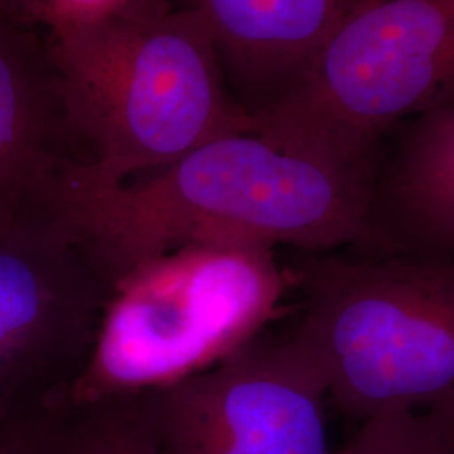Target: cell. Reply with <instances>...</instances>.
Wrapping results in <instances>:
<instances>
[{
	"mask_svg": "<svg viewBox=\"0 0 454 454\" xmlns=\"http://www.w3.org/2000/svg\"><path fill=\"white\" fill-rule=\"evenodd\" d=\"M454 105V0H354L253 133L375 179V146L407 116Z\"/></svg>",
	"mask_w": 454,
	"mask_h": 454,
	"instance_id": "cell-4",
	"label": "cell"
},
{
	"mask_svg": "<svg viewBox=\"0 0 454 454\" xmlns=\"http://www.w3.org/2000/svg\"><path fill=\"white\" fill-rule=\"evenodd\" d=\"M373 179L286 150L254 133L204 144L145 177L103 184L71 159L44 214L106 279L184 244L256 239L326 253L369 249Z\"/></svg>",
	"mask_w": 454,
	"mask_h": 454,
	"instance_id": "cell-1",
	"label": "cell"
},
{
	"mask_svg": "<svg viewBox=\"0 0 454 454\" xmlns=\"http://www.w3.org/2000/svg\"><path fill=\"white\" fill-rule=\"evenodd\" d=\"M326 387L298 343L261 332L206 372L140 394L167 454H332Z\"/></svg>",
	"mask_w": 454,
	"mask_h": 454,
	"instance_id": "cell-6",
	"label": "cell"
},
{
	"mask_svg": "<svg viewBox=\"0 0 454 454\" xmlns=\"http://www.w3.org/2000/svg\"><path fill=\"white\" fill-rule=\"evenodd\" d=\"M44 4L46 0H0V17L33 27L43 20Z\"/></svg>",
	"mask_w": 454,
	"mask_h": 454,
	"instance_id": "cell-14",
	"label": "cell"
},
{
	"mask_svg": "<svg viewBox=\"0 0 454 454\" xmlns=\"http://www.w3.org/2000/svg\"><path fill=\"white\" fill-rule=\"evenodd\" d=\"M387 454H454V395L412 412Z\"/></svg>",
	"mask_w": 454,
	"mask_h": 454,
	"instance_id": "cell-12",
	"label": "cell"
},
{
	"mask_svg": "<svg viewBox=\"0 0 454 454\" xmlns=\"http://www.w3.org/2000/svg\"><path fill=\"white\" fill-rule=\"evenodd\" d=\"M293 340L326 395L364 422L454 395V258L309 260Z\"/></svg>",
	"mask_w": 454,
	"mask_h": 454,
	"instance_id": "cell-5",
	"label": "cell"
},
{
	"mask_svg": "<svg viewBox=\"0 0 454 454\" xmlns=\"http://www.w3.org/2000/svg\"><path fill=\"white\" fill-rule=\"evenodd\" d=\"M369 249L454 258V105L418 116L373 179Z\"/></svg>",
	"mask_w": 454,
	"mask_h": 454,
	"instance_id": "cell-9",
	"label": "cell"
},
{
	"mask_svg": "<svg viewBox=\"0 0 454 454\" xmlns=\"http://www.w3.org/2000/svg\"><path fill=\"white\" fill-rule=\"evenodd\" d=\"M108 293L86 251L44 214L0 239V421L80 373Z\"/></svg>",
	"mask_w": 454,
	"mask_h": 454,
	"instance_id": "cell-7",
	"label": "cell"
},
{
	"mask_svg": "<svg viewBox=\"0 0 454 454\" xmlns=\"http://www.w3.org/2000/svg\"><path fill=\"white\" fill-rule=\"evenodd\" d=\"M172 2L202 20L224 71L246 91L266 93L264 106L300 78L354 0Z\"/></svg>",
	"mask_w": 454,
	"mask_h": 454,
	"instance_id": "cell-10",
	"label": "cell"
},
{
	"mask_svg": "<svg viewBox=\"0 0 454 454\" xmlns=\"http://www.w3.org/2000/svg\"><path fill=\"white\" fill-rule=\"evenodd\" d=\"M11 414L31 454H167L140 395L66 403L43 394Z\"/></svg>",
	"mask_w": 454,
	"mask_h": 454,
	"instance_id": "cell-11",
	"label": "cell"
},
{
	"mask_svg": "<svg viewBox=\"0 0 454 454\" xmlns=\"http://www.w3.org/2000/svg\"><path fill=\"white\" fill-rule=\"evenodd\" d=\"M0 454H31L12 414L0 421Z\"/></svg>",
	"mask_w": 454,
	"mask_h": 454,
	"instance_id": "cell-15",
	"label": "cell"
},
{
	"mask_svg": "<svg viewBox=\"0 0 454 454\" xmlns=\"http://www.w3.org/2000/svg\"><path fill=\"white\" fill-rule=\"evenodd\" d=\"M140 0H46L41 26L49 35L71 33L116 16Z\"/></svg>",
	"mask_w": 454,
	"mask_h": 454,
	"instance_id": "cell-13",
	"label": "cell"
},
{
	"mask_svg": "<svg viewBox=\"0 0 454 454\" xmlns=\"http://www.w3.org/2000/svg\"><path fill=\"white\" fill-rule=\"evenodd\" d=\"M286 288L275 246L184 244L116 278L66 403L140 395L206 372L260 335Z\"/></svg>",
	"mask_w": 454,
	"mask_h": 454,
	"instance_id": "cell-3",
	"label": "cell"
},
{
	"mask_svg": "<svg viewBox=\"0 0 454 454\" xmlns=\"http://www.w3.org/2000/svg\"><path fill=\"white\" fill-rule=\"evenodd\" d=\"M46 43L66 133L88 148L80 165L91 179L127 182L214 138L253 133L211 34L172 0H140Z\"/></svg>",
	"mask_w": 454,
	"mask_h": 454,
	"instance_id": "cell-2",
	"label": "cell"
},
{
	"mask_svg": "<svg viewBox=\"0 0 454 454\" xmlns=\"http://www.w3.org/2000/svg\"><path fill=\"white\" fill-rule=\"evenodd\" d=\"M67 142L48 43L0 17V239L43 212Z\"/></svg>",
	"mask_w": 454,
	"mask_h": 454,
	"instance_id": "cell-8",
	"label": "cell"
}]
</instances>
